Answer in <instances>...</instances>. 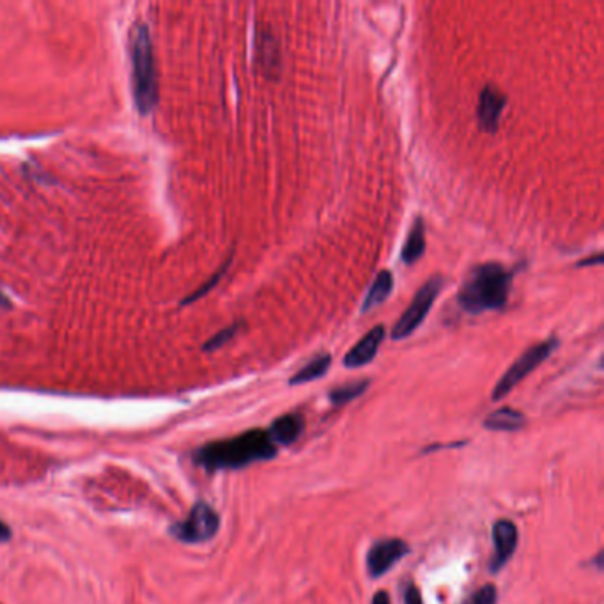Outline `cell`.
Here are the masks:
<instances>
[{
    "label": "cell",
    "mask_w": 604,
    "mask_h": 604,
    "mask_svg": "<svg viewBox=\"0 0 604 604\" xmlns=\"http://www.w3.org/2000/svg\"><path fill=\"white\" fill-rule=\"evenodd\" d=\"M277 456V447L268 431L254 429L236 438L208 443L195 451L193 461L208 472L238 470L255 461H268Z\"/></svg>",
    "instance_id": "1"
},
{
    "label": "cell",
    "mask_w": 604,
    "mask_h": 604,
    "mask_svg": "<svg viewBox=\"0 0 604 604\" xmlns=\"http://www.w3.org/2000/svg\"><path fill=\"white\" fill-rule=\"evenodd\" d=\"M513 277L514 273L500 263L475 266L458 293L459 307L470 314L502 310L509 300Z\"/></svg>",
    "instance_id": "2"
},
{
    "label": "cell",
    "mask_w": 604,
    "mask_h": 604,
    "mask_svg": "<svg viewBox=\"0 0 604 604\" xmlns=\"http://www.w3.org/2000/svg\"><path fill=\"white\" fill-rule=\"evenodd\" d=\"M131 53V90L142 115L149 114L158 101V78L149 30L144 23H135L129 30Z\"/></svg>",
    "instance_id": "3"
},
{
    "label": "cell",
    "mask_w": 604,
    "mask_h": 604,
    "mask_svg": "<svg viewBox=\"0 0 604 604\" xmlns=\"http://www.w3.org/2000/svg\"><path fill=\"white\" fill-rule=\"evenodd\" d=\"M561 346L559 339H548L543 341L536 346H530L511 367L509 371L500 378V381L497 383L495 390H493V401H500L506 396H509L513 392V388L523 381L532 371H536L545 360H548L552 357V353Z\"/></svg>",
    "instance_id": "4"
},
{
    "label": "cell",
    "mask_w": 604,
    "mask_h": 604,
    "mask_svg": "<svg viewBox=\"0 0 604 604\" xmlns=\"http://www.w3.org/2000/svg\"><path fill=\"white\" fill-rule=\"evenodd\" d=\"M443 286H445V278L442 275H435L417 291L413 302L410 303V307L403 312V316L399 318V321L392 328V339L394 341H403V339L410 337L424 323L433 303L436 302L438 294L442 293Z\"/></svg>",
    "instance_id": "5"
},
{
    "label": "cell",
    "mask_w": 604,
    "mask_h": 604,
    "mask_svg": "<svg viewBox=\"0 0 604 604\" xmlns=\"http://www.w3.org/2000/svg\"><path fill=\"white\" fill-rule=\"evenodd\" d=\"M220 529L218 513L206 502H199L190 511L188 518L172 525L170 534L186 545H200L211 541Z\"/></svg>",
    "instance_id": "6"
},
{
    "label": "cell",
    "mask_w": 604,
    "mask_h": 604,
    "mask_svg": "<svg viewBox=\"0 0 604 604\" xmlns=\"http://www.w3.org/2000/svg\"><path fill=\"white\" fill-rule=\"evenodd\" d=\"M410 548L401 539H383L373 545L367 553V571L373 578L383 577L390 571L404 555H408Z\"/></svg>",
    "instance_id": "7"
},
{
    "label": "cell",
    "mask_w": 604,
    "mask_h": 604,
    "mask_svg": "<svg viewBox=\"0 0 604 604\" xmlns=\"http://www.w3.org/2000/svg\"><path fill=\"white\" fill-rule=\"evenodd\" d=\"M518 527L509 520H498L493 525V543H495V555L491 559L490 569L498 573L514 555L518 548Z\"/></svg>",
    "instance_id": "8"
},
{
    "label": "cell",
    "mask_w": 604,
    "mask_h": 604,
    "mask_svg": "<svg viewBox=\"0 0 604 604\" xmlns=\"http://www.w3.org/2000/svg\"><path fill=\"white\" fill-rule=\"evenodd\" d=\"M385 339V326L378 325L369 333H365L344 357V367L358 369L371 364Z\"/></svg>",
    "instance_id": "9"
},
{
    "label": "cell",
    "mask_w": 604,
    "mask_h": 604,
    "mask_svg": "<svg viewBox=\"0 0 604 604\" xmlns=\"http://www.w3.org/2000/svg\"><path fill=\"white\" fill-rule=\"evenodd\" d=\"M507 99L506 96L495 87L486 85L479 96V108H477V119L484 131H497L498 121L502 117V110L506 106Z\"/></svg>",
    "instance_id": "10"
},
{
    "label": "cell",
    "mask_w": 604,
    "mask_h": 604,
    "mask_svg": "<svg viewBox=\"0 0 604 604\" xmlns=\"http://www.w3.org/2000/svg\"><path fill=\"white\" fill-rule=\"evenodd\" d=\"M305 422L302 419V415H284L280 419H277L271 428L268 429V435L271 438V442L277 445H291L294 443L300 435L303 433Z\"/></svg>",
    "instance_id": "11"
},
{
    "label": "cell",
    "mask_w": 604,
    "mask_h": 604,
    "mask_svg": "<svg viewBox=\"0 0 604 604\" xmlns=\"http://www.w3.org/2000/svg\"><path fill=\"white\" fill-rule=\"evenodd\" d=\"M527 419L522 412L514 410V408H500L497 412H493L491 415L486 417L484 420V428L491 429V431H520L522 428H525Z\"/></svg>",
    "instance_id": "12"
},
{
    "label": "cell",
    "mask_w": 604,
    "mask_h": 604,
    "mask_svg": "<svg viewBox=\"0 0 604 604\" xmlns=\"http://www.w3.org/2000/svg\"><path fill=\"white\" fill-rule=\"evenodd\" d=\"M424 252H426V224L422 216H417L403 247V261L406 264H415L424 255Z\"/></svg>",
    "instance_id": "13"
},
{
    "label": "cell",
    "mask_w": 604,
    "mask_h": 604,
    "mask_svg": "<svg viewBox=\"0 0 604 604\" xmlns=\"http://www.w3.org/2000/svg\"><path fill=\"white\" fill-rule=\"evenodd\" d=\"M392 287H394V277L388 270H383L376 275L373 286L369 287V293L364 300V305H362V312H371L374 307L381 305L388 294L392 293Z\"/></svg>",
    "instance_id": "14"
},
{
    "label": "cell",
    "mask_w": 604,
    "mask_h": 604,
    "mask_svg": "<svg viewBox=\"0 0 604 604\" xmlns=\"http://www.w3.org/2000/svg\"><path fill=\"white\" fill-rule=\"evenodd\" d=\"M332 365V357L328 353H319L307 365H303L291 380L289 385H303L323 378Z\"/></svg>",
    "instance_id": "15"
},
{
    "label": "cell",
    "mask_w": 604,
    "mask_h": 604,
    "mask_svg": "<svg viewBox=\"0 0 604 604\" xmlns=\"http://www.w3.org/2000/svg\"><path fill=\"white\" fill-rule=\"evenodd\" d=\"M369 380H362V381H355V383H346V385H341L337 388H333L330 392V403L335 404V406H342V404H348L351 401H355L357 397H360L367 387H369Z\"/></svg>",
    "instance_id": "16"
},
{
    "label": "cell",
    "mask_w": 604,
    "mask_h": 604,
    "mask_svg": "<svg viewBox=\"0 0 604 604\" xmlns=\"http://www.w3.org/2000/svg\"><path fill=\"white\" fill-rule=\"evenodd\" d=\"M238 330H239V325H231V326L220 330L215 337H211V339L204 344V351H215V349L222 348L224 344H227V342L238 333Z\"/></svg>",
    "instance_id": "17"
},
{
    "label": "cell",
    "mask_w": 604,
    "mask_h": 604,
    "mask_svg": "<svg viewBox=\"0 0 604 604\" xmlns=\"http://www.w3.org/2000/svg\"><path fill=\"white\" fill-rule=\"evenodd\" d=\"M231 261H232V257H229V259L225 261V264H224V266H222V268H220V270H218V271H216V273H215V275H213V277H211V278H209V280H208V282H206L202 287H199V289H197L193 294H190V296H188V300H184L183 303H192V302L199 300L200 296H204L208 291H211V289H213V287L218 284V280H220V278L225 275L227 268H229V264H231Z\"/></svg>",
    "instance_id": "18"
},
{
    "label": "cell",
    "mask_w": 604,
    "mask_h": 604,
    "mask_svg": "<svg viewBox=\"0 0 604 604\" xmlns=\"http://www.w3.org/2000/svg\"><path fill=\"white\" fill-rule=\"evenodd\" d=\"M497 600H498V594H497L495 585H484L465 604H497Z\"/></svg>",
    "instance_id": "19"
},
{
    "label": "cell",
    "mask_w": 604,
    "mask_h": 604,
    "mask_svg": "<svg viewBox=\"0 0 604 604\" xmlns=\"http://www.w3.org/2000/svg\"><path fill=\"white\" fill-rule=\"evenodd\" d=\"M404 604H424L420 591L415 585H408V589L404 591Z\"/></svg>",
    "instance_id": "20"
},
{
    "label": "cell",
    "mask_w": 604,
    "mask_h": 604,
    "mask_svg": "<svg viewBox=\"0 0 604 604\" xmlns=\"http://www.w3.org/2000/svg\"><path fill=\"white\" fill-rule=\"evenodd\" d=\"M603 263V254H596L594 257H589L585 261H580L578 266H594V264H601Z\"/></svg>",
    "instance_id": "21"
},
{
    "label": "cell",
    "mask_w": 604,
    "mask_h": 604,
    "mask_svg": "<svg viewBox=\"0 0 604 604\" xmlns=\"http://www.w3.org/2000/svg\"><path fill=\"white\" fill-rule=\"evenodd\" d=\"M11 536H12V532H11V529L4 523V522H0V543H5V541H9L11 539Z\"/></svg>",
    "instance_id": "22"
},
{
    "label": "cell",
    "mask_w": 604,
    "mask_h": 604,
    "mask_svg": "<svg viewBox=\"0 0 604 604\" xmlns=\"http://www.w3.org/2000/svg\"><path fill=\"white\" fill-rule=\"evenodd\" d=\"M373 604H390V598L387 592H378L373 600Z\"/></svg>",
    "instance_id": "23"
}]
</instances>
